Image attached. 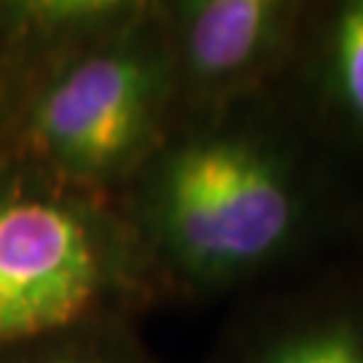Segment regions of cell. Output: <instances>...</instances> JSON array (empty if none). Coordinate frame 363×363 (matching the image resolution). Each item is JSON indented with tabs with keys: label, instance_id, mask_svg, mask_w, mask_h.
I'll return each instance as SVG.
<instances>
[{
	"label": "cell",
	"instance_id": "obj_4",
	"mask_svg": "<svg viewBox=\"0 0 363 363\" xmlns=\"http://www.w3.org/2000/svg\"><path fill=\"white\" fill-rule=\"evenodd\" d=\"M283 9L269 0H208L186 11L189 65L208 84L247 73L277 38Z\"/></svg>",
	"mask_w": 363,
	"mask_h": 363
},
{
	"label": "cell",
	"instance_id": "obj_3",
	"mask_svg": "<svg viewBox=\"0 0 363 363\" xmlns=\"http://www.w3.org/2000/svg\"><path fill=\"white\" fill-rule=\"evenodd\" d=\"M154 97L156 73L145 57H86L43 94L35 116L40 143L67 169L103 175L140 145Z\"/></svg>",
	"mask_w": 363,
	"mask_h": 363
},
{
	"label": "cell",
	"instance_id": "obj_6",
	"mask_svg": "<svg viewBox=\"0 0 363 363\" xmlns=\"http://www.w3.org/2000/svg\"><path fill=\"white\" fill-rule=\"evenodd\" d=\"M261 363H363V339L347 325H320L274 345Z\"/></svg>",
	"mask_w": 363,
	"mask_h": 363
},
{
	"label": "cell",
	"instance_id": "obj_2",
	"mask_svg": "<svg viewBox=\"0 0 363 363\" xmlns=\"http://www.w3.org/2000/svg\"><path fill=\"white\" fill-rule=\"evenodd\" d=\"M103 280V253L81 216L46 199L0 202V342L78 320Z\"/></svg>",
	"mask_w": 363,
	"mask_h": 363
},
{
	"label": "cell",
	"instance_id": "obj_7",
	"mask_svg": "<svg viewBox=\"0 0 363 363\" xmlns=\"http://www.w3.org/2000/svg\"><path fill=\"white\" fill-rule=\"evenodd\" d=\"M52 363H86V361H76V358H67V361H52Z\"/></svg>",
	"mask_w": 363,
	"mask_h": 363
},
{
	"label": "cell",
	"instance_id": "obj_1",
	"mask_svg": "<svg viewBox=\"0 0 363 363\" xmlns=\"http://www.w3.org/2000/svg\"><path fill=\"white\" fill-rule=\"evenodd\" d=\"M159 205L172 250L205 274L259 264L294 223V196L280 169L234 138L183 145L164 167Z\"/></svg>",
	"mask_w": 363,
	"mask_h": 363
},
{
	"label": "cell",
	"instance_id": "obj_5",
	"mask_svg": "<svg viewBox=\"0 0 363 363\" xmlns=\"http://www.w3.org/2000/svg\"><path fill=\"white\" fill-rule=\"evenodd\" d=\"M331 62L342 103L363 124V3H352L337 16Z\"/></svg>",
	"mask_w": 363,
	"mask_h": 363
}]
</instances>
